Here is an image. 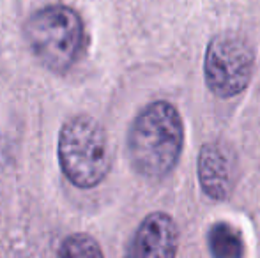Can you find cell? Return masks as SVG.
<instances>
[{"label": "cell", "mask_w": 260, "mask_h": 258, "mask_svg": "<svg viewBox=\"0 0 260 258\" xmlns=\"http://www.w3.org/2000/svg\"><path fill=\"white\" fill-rule=\"evenodd\" d=\"M184 147V122L168 101H154L135 117L127 133V156L137 173L163 179L177 166Z\"/></svg>", "instance_id": "1"}, {"label": "cell", "mask_w": 260, "mask_h": 258, "mask_svg": "<svg viewBox=\"0 0 260 258\" xmlns=\"http://www.w3.org/2000/svg\"><path fill=\"white\" fill-rule=\"evenodd\" d=\"M57 154L64 175L80 190L100 186L112 168V149L106 131L89 115H76L62 124Z\"/></svg>", "instance_id": "2"}, {"label": "cell", "mask_w": 260, "mask_h": 258, "mask_svg": "<svg viewBox=\"0 0 260 258\" xmlns=\"http://www.w3.org/2000/svg\"><path fill=\"white\" fill-rule=\"evenodd\" d=\"M28 48L46 69L66 72L85 50V27L75 9L48 6L36 11L25 23Z\"/></svg>", "instance_id": "3"}, {"label": "cell", "mask_w": 260, "mask_h": 258, "mask_svg": "<svg viewBox=\"0 0 260 258\" xmlns=\"http://www.w3.org/2000/svg\"><path fill=\"white\" fill-rule=\"evenodd\" d=\"M255 53L237 34H219L207 45L204 59L206 85L219 99H232L248 89L253 76Z\"/></svg>", "instance_id": "4"}, {"label": "cell", "mask_w": 260, "mask_h": 258, "mask_svg": "<svg viewBox=\"0 0 260 258\" xmlns=\"http://www.w3.org/2000/svg\"><path fill=\"white\" fill-rule=\"evenodd\" d=\"M197 173L200 188L211 200L221 202L230 198L237 180L236 154L223 141L204 143L199 152Z\"/></svg>", "instance_id": "5"}, {"label": "cell", "mask_w": 260, "mask_h": 258, "mask_svg": "<svg viewBox=\"0 0 260 258\" xmlns=\"http://www.w3.org/2000/svg\"><path fill=\"white\" fill-rule=\"evenodd\" d=\"M179 228L167 212H151L142 219L129 242L126 258H175Z\"/></svg>", "instance_id": "6"}, {"label": "cell", "mask_w": 260, "mask_h": 258, "mask_svg": "<svg viewBox=\"0 0 260 258\" xmlns=\"http://www.w3.org/2000/svg\"><path fill=\"white\" fill-rule=\"evenodd\" d=\"M207 246L212 258H244L243 234L229 221H216L207 232Z\"/></svg>", "instance_id": "7"}, {"label": "cell", "mask_w": 260, "mask_h": 258, "mask_svg": "<svg viewBox=\"0 0 260 258\" xmlns=\"http://www.w3.org/2000/svg\"><path fill=\"white\" fill-rule=\"evenodd\" d=\"M57 258H105L101 246L87 234H73L62 241Z\"/></svg>", "instance_id": "8"}]
</instances>
